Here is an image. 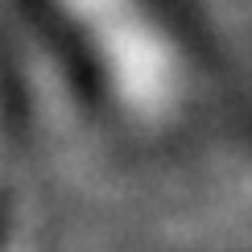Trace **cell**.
Masks as SVG:
<instances>
[{
    "label": "cell",
    "instance_id": "1",
    "mask_svg": "<svg viewBox=\"0 0 252 252\" xmlns=\"http://www.w3.org/2000/svg\"><path fill=\"white\" fill-rule=\"evenodd\" d=\"M95 103L136 136L182 124L194 58L165 0H37Z\"/></svg>",
    "mask_w": 252,
    "mask_h": 252
},
{
    "label": "cell",
    "instance_id": "2",
    "mask_svg": "<svg viewBox=\"0 0 252 252\" xmlns=\"http://www.w3.org/2000/svg\"><path fill=\"white\" fill-rule=\"evenodd\" d=\"M4 161H8V95L0 83V190H4Z\"/></svg>",
    "mask_w": 252,
    "mask_h": 252
}]
</instances>
